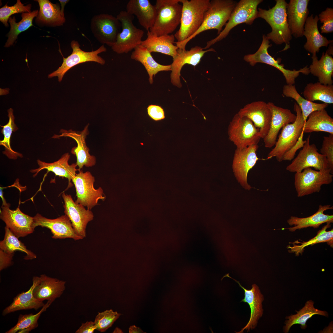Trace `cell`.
I'll list each match as a JSON object with an SVG mask.
<instances>
[{"label":"cell","mask_w":333,"mask_h":333,"mask_svg":"<svg viewBox=\"0 0 333 333\" xmlns=\"http://www.w3.org/2000/svg\"><path fill=\"white\" fill-rule=\"evenodd\" d=\"M276 1L275 5L268 10L258 8V17L265 19L271 27L272 31L266 36L267 39L277 45L285 43L282 50L285 51L290 48L292 38L287 21V3L285 0Z\"/></svg>","instance_id":"1"},{"label":"cell","mask_w":333,"mask_h":333,"mask_svg":"<svg viewBox=\"0 0 333 333\" xmlns=\"http://www.w3.org/2000/svg\"><path fill=\"white\" fill-rule=\"evenodd\" d=\"M236 3L232 0H212L206 12L202 25L197 31L186 40L175 42L178 48L186 49L188 43L197 35L207 30L216 29L219 35L228 21Z\"/></svg>","instance_id":"2"},{"label":"cell","mask_w":333,"mask_h":333,"mask_svg":"<svg viewBox=\"0 0 333 333\" xmlns=\"http://www.w3.org/2000/svg\"><path fill=\"white\" fill-rule=\"evenodd\" d=\"M180 28L175 34L177 42L183 41L194 34L203 22L209 0H183Z\"/></svg>","instance_id":"3"},{"label":"cell","mask_w":333,"mask_h":333,"mask_svg":"<svg viewBox=\"0 0 333 333\" xmlns=\"http://www.w3.org/2000/svg\"><path fill=\"white\" fill-rule=\"evenodd\" d=\"M183 0H157L155 5L157 14L154 23L150 30L157 36L170 35L181 22Z\"/></svg>","instance_id":"4"},{"label":"cell","mask_w":333,"mask_h":333,"mask_svg":"<svg viewBox=\"0 0 333 333\" xmlns=\"http://www.w3.org/2000/svg\"><path fill=\"white\" fill-rule=\"evenodd\" d=\"M294 109L296 113V118L293 123L289 124L282 128L275 146L268 154L267 159L275 157L279 162L283 161L284 155L296 143L302 133L305 121L301 109L295 103Z\"/></svg>","instance_id":"5"},{"label":"cell","mask_w":333,"mask_h":333,"mask_svg":"<svg viewBox=\"0 0 333 333\" xmlns=\"http://www.w3.org/2000/svg\"><path fill=\"white\" fill-rule=\"evenodd\" d=\"M262 0H241L237 3L232 11L225 27L215 38L208 41L204 49L208 48L216 43L225 38L230 31L237 25L245 23L252 24L258 18V5Z\"/></svg>","instance_id":"6"},{"label":"cell","mask_w":333,"mask_h":333,"mask_svg":"<svg viewBox=\"0 0 333 333\" xmlns=\"http://www.w3.org/2000/svg\"><path fill=\"white\" fill-rule=\"evenodd\" d=\"M228 133L229 140L236 148L258 144L261 138L259 129L247 117L236 114L230 122Z\"/></svg>","instance_id":"7"},{"label":"cell","mask_w":333,"mask_h":333,"mask_svg":"<svg viewBox=\"0 0 333 333\" xmlns=\"http://www.w3.org/2000/svg\"><path fill=\"white\" fill-rule=\"evenodd\" d=\"M116 17L121 23L122 30L111 48L117 54L126 53L141 44L144 32L135 26L133 23L134 16L126 11H121Z\"/></svg>","instance_id":"8"},{"label":"cell","mask_w":333,"mask_h":333,"mask_svg":"<svg viewBox=\"0 0 333 333\" xmlns=\"http://www.w3.org/2000/svg\"><path fill=\"white\" fill-rule=\"evenodd\" d=\"M333 177L330 169L319 171L308 167L301 172L295 173L294 185L297 196L319 192L323 185L332 182Z\"/></svg>","instance_id":"9"},{"label":"cell","mask_w":333,"mask_h":333,"mask_svg":"<svg viewBox=\"0 0 333 333\" xmlns=\"http://www.w3.org/2000/svg\"><path fill=\"white\" fill-rule=\"evenodd\" d=\"M79 171L72 180L76 190L75 202L91 210L98 204L99 200H104L105 196L101 187L95 188V177L90 172L81 170Z\"/></svg>","instance_id":"10"},{"label":"cell","mask_w":333,"mask_h":333,"mask_svg":"<svg viewBox=\"0 0 333 333\" xmlns=\"http://www.w3.org/2000/svg\"><path fill=\"white\" fill-rule=\"evenodd\" d=\"M72 49L71 54L67 58L63 57L61 65L56 71L50 74L49 78L57 76L58 81L61 82L65 74L73 67L81 63L88 62H94L101 65L105 63V60L98 54L107 51L104 45H102L96 50L86 51L82 50L78 42L72 40L70 43Z\"/></svg>","instance_id":"11"},{"label":"cell","mask_w":333,"mask_h":333,"mask_svg":"<svg viewBox=\"0 0 333 333\" xmlns=\"http://www.w3.org/2000/svg\"><path fill=\"white\" fill-rule=\"evenodd\" d=\"M269 43L266 35H263L261 43L257 51L254 53L245 56L244 60L252 66L260 63L274 67L282 73L288 84L293 85L295 83V79L300 73L306 75L310 73L309 68L307 66L298 70H292L285 68L283 65L280 64L278 60H275L269 54L268 49L272 46V44H269Z\"/></svg>","instance_id":"12"},{"label":"cell","mask_w":333,"mask_h":333,"mask_svg":"<svg viewBox=\"0 0 333 333\" xmlns=\"http://www.w3.org/2000/svg\"><path fill=\"white\" fill-rule=\"evenodd\" d=\"M310 135L306 140L302 149L296 157L286 167L291 172H300L308 167H313L316 171L329 169L326 156L318 151L314 144H310Z\"/></svg>","instance_id":"13"},{"label":"cell","mask_w":333,"mask_h":333,"mask_svg":"<svg viewBox=\"0 0 333 333\" xmlns=\"http://www.w3.org/2000/svg\"><path fill=\"white\" fill-rule=\"evenodd\" d=\"M121 24L117 17L102 13L94 16L90 28L95 39L101 43L111 47L115 43L121 31Z\"/></svg>","instance_id":"14"},{"label":"cell","mask_w":333,"mask_h":333,"mask_svg":"<svg viewBox=\"0 0 333 333\" xmlns=\"http://www.w3.org/2000/svg\"><path fill=\"white\" fill-rule=\"evenodd\" d=\"M258 148V144H253L243 148H236L234 153L232 164L233 172L241 185L248 190L251 187L247 183V175L249 171L259 159L256 154Z\"/></svg>","instance_id":"15"},{"label":"cell","mask_w":333,"mask_h":333,"mask_svg":"<svg viewBox=\"0 0 333 333\" xmlns=\"http://www.w3.org/2000/svg\"><path fill=\"white\" fill-rule=\"evenodd\" d=\"M10 204L2 205L0 209V219L6 224V227L18 238L24 237L32 233L34 217L23 212L18 207L15 210L10 209Z\"/></svg>","instance_id":"16"},{"label":"cell","mask_w":333,"mask_h":333,"mask_svg":"<svg viewBox=\"0 0 333 333\" xmlns=\"http://www.w3.org/2000/svg\"><path fill=\"white\" fill-rule=\"evenodd\" d=\"M62 197L64 202L63 206L65 214L69 219L76 233L83 239L86 237L87 224L93 219L92 212L74 202L71 195L63 193Z\"/></svg>","instance_id":"17"},{"label":"cell","mask_w":333,"mask_h":333,"mask_svg":"<svg viewBox=\"0 0 333 333\" xmlns=\"http://www.w3.org/2000/svg\"><path fill=\"white\" fill-rule=\"evenodd\" d=\"M38 226L50 229L53 239L70 238L75 240L83 239L76 233L71 221L65 214L56 219H50L37 213L34 217L33 227L35 229Z\"/></svg>","instance_id":"18"},{"label":"cell","mask_w":333,"mask_h":333,"mask_svg":"<svg viewBox=\"0 0 333 333\" xmlns=\"http://www.w3.org/2000/svg\"><path fill=\"white\" fill-rule=\"evenodd\" d=\"M204 50V48L197 46L191 48L189 50L178 48L176 55L173 58V61L171 64V81L174 85L179 88L182 86L180 76L181 70L183 65L188 64L195 66L200 62L205 53L211 51H215L212 48L205 50Z\"/></svg>","instance_id":"19"},{"label":"cell","mask_w":333,"mask_h":333,"mask_svg":"<svg viewBox=\"0 0 333 333\" xmlns=\"http://www.w3.org/2000/svg\"><path fill=\"white\" fill-rule=\"evenodd\" d=\"M88 125H86L83 130L80 132L72 130L61 129L60 131V135H55L52 137L57 138L61 137H69L76 142L77 146L73 147L71 152L76 156V163L79 170L82 168L84 166L87 167H91L96 163V158L89 154V149L87 146L85 142L86 136L88 134Z\"/></svg>","instance_id":"20"},{"label":"cell","mask_w":333,"mask_h":333,"mask_svg":"<svg viewBox=\"0 0 333 333\" xmlns=\"http://www.w3.org/2000/svg\"><path fill=\"white\" fill-rule=\"evenodd\" d=\"M238 113L249 118L259 129L261 138L264 139L269 131L272 113L267 103L262 101L253 102L240 109Z\"/></svg>","instance_id":"21"},{"label":"cell","mask_w":333,"mask_h":333,"mask_svg":"<svg viewBox=\"0 0 333 333\" xmlns=\"http://www.w3.org/2000/svg\"><path fill=\"white\" fill-rule=\"evenodd\" d=\"M229 273L225 274L222 278V280L224 277H228L233 279L243 289L245 297L240 302L247 303L249 305L250 310L249 319L247 324L241 330L237 333H243L245 330L249 332L251 330L254 329L256 327L258 321L263 314L262 303L264 300V296L261 293L258 286L255 284L252 285L250 290H247L243 287L239 282L231 278L229 276Z\"/></svg>","instance_id":"22"},{"label":"cell","mask_w":333,"mask_h":333,"mask_svg":"<svg viewBox=\"0 0 333 333\" xmlns=\"http://www.w3.org/2000/svg\"><path fill=\"white\" fill-rule=\"evenodd\" d=\"M267 104L272 113V118L269 131L263 140L265 147L270 148L275 145L281 129L293 123L296 115L290 109L276 106L272 102H269Z\"/></svg>","instance_id":"23"},{"label":"cell","mask_w":333,"mask_h":333,"mask_svg":"<svg viewBox=\"0 0 333 333\" xmlns=\"http://www.w3.org/2000/svg\"><path fill=\"white\" fill-rule=\"evenodd\" d=\"M309 0H290L286 8L287 21L292 35L296 38L303 36L304 26L309 13Z\"/></svg>","instance_id":"24"},{"label":"cell","mask_w":333,"mask_h":333,"mask_svg":"<svg viewBox=\"0 0 333 333\" xmlns=\"http://www.w3.org/2000/svg\"><path fill=\"white\" fill-rule=\"evenodd\" d=\"M70 158V155L68 153H67L62 155L59 160L53 162L47 163L38 159L37 162L39 168L31 170L30 171L34 173L33 176L35 177L40 171L46 169L47 172L51 171L56 176L66 178L68 180L67 190L73 186L71 181L77 174L76 172L80 170L76 168L77 166L76 163L69 164Z\"/></svg>","instance_id":"25"},{"label":"cell","mask_w":333,"mask_h":333,"mask_svg":"<svg viewBox=\"0 0 333 333\" xmlns=\"http://www.w3.org/2000/svg\"><path fill=\"white\" fill-rule=\"evenodd\" d=\"M40 280L35 287L33 294L38 300L54 301L60 297L65 290V281L48 277L40 275Z\"/></svg>","instance_id":"26"},{"label":"cell","mask_w":333,"mask_h":333,"mask_svg":"<svg viewBox=\"0 0 333 333\" xmlns=\"http://www.w3.org/2000/svg\"><path fill=\"white\" fill-rule=\"evenodd\" d=\"M126 12L135 15L140 24L147 31L153 26L157 14L155 5L149 0H130L126 6Z\"/></svg>","instance_id":"27"},{"label":"cell","mask_w":333,"mask_h":333,"mask_svg":"<svg viewBox=\"0 0 333 333\" xmlns=\"http://www.w3.org/2000/svg\"><path fill=\"white\" fill-rule=\"evenodd\" d=\"M319 21L318 16L314 17L312 14L307 18L304 26L303 35L306 39V42L304 47L312 55L318 53L321 47H327L333 42L332 40H328L320 33L318 26Z\"/></svg>","instance_id":"28"},{"label":"cell","mask_w":333,"mask_h":333,"mask_svg":"<svg viewBox=\"0 0 333 333\" xmlns=\"http://www.w3.org/2000/svg\"><path fill=\"white\" fill-rule=\"evenodd\" d=\"M40 277L34 276L32 279V285L29 290L18 294L14 298L13 301L3 311L2 314L4 316L16 311L34 309L37 310L42 307L45 304L43 302L37 299L33 294L34 289L39 282Z\"/></svg>","instance_id":"29"},{"label":"cell","mask_w":333,"mask_h":333,"mask_svg":"<svg viewBox=\"0 0 333 333\" xmlns=\"http://www.w3.org/2000/svg\"><path fill=\"white\" fill-rule=\"evenodd\" d=\"M333 209V206H331L330 205L323 206L320 205L317 211L309 217L299 218L291 216L287 220V222L290 226H294L288 229L291 232H294L298 229L308 227L317 228L323 223H333V215L325 214L324 213L327 210Z\"/></svg>","instance_id":"30"},{"label":"cell","mask_w":333,"mask_h":333,"mask_svg":"<svg viewBox=\"0 0 333 333\" xmlns=\"http://www.w3.org/2000/svg\"><path fill=\"white\" fill-rule=\"evenodd\" d=\"M147 38L141 44L151 53L158 52L174 57L178 47L174 44V35L172 34L157 36L147 31Z\"/></svg>","instance_id":"31"},{"label":"cell","mask_w":333,"mask_h":333,"mask_svg":"<svg viewBox=\"0 0 333 333\" xmlns=\"http://www.w3.org/2000/svg\"><path fill=\"white\" fill-rule=\"evenodd\" d=\"M312 64L309 68L310 73L317 77L320 83L331 85L333 73V58L327 51L323 52L319 60L316 54L312 55Z\"/></svg>","instance_id":"32"},{"label":"cell","mask_w":333,"mask_h":333,"mask_svg":"<svg viewBox=\"0 0 333 333\" xmlns=\"http://www.w3.org/2000/svg\"><path fill=\"white\" fill-rule=\"evenodd\" d=\"M39 10L36 21L51 27L60 26L65 22L64 15L60 11L59 4L52 3L48 0H37Z\"/></svg>","instance_id":"33"},{"label":"cell","mask_w":333,"mask_h":333,"mask_svg":"<svg viewBox=\"0 0 333 333\" xmlns=\"http://www.w3.org/2000/svg\"><path fill=\"white\" fill-rule=\"evenodd\" d=\"M314 304V302L312 300H308L304 306L299 311H297V314L286 316L284 323L285 325L283 327L284 332L288 333L291 327L296 324H300L301 329H305L307 327V321L314 315L328 317V314L327 311L315 308Z\"/></svg>","instance_id":"34"},{"label":"cell","mask_w":333,"mask_h":333,"mask_svg":"<svg viewBox=\"0 0 333 333\" xmlns=\"http://www.w3.org/2000/svg\"><path fill=\"white\" fill-rule=\"evenodd\" d=\"M132 52L131 58L140 62L144 67L149 75L150 84L153 83V76L158 72L171 70V64L162 65L154 59L151 53L140 44L137 46Z\"/></svg>","instance_id":"35"},{"label":"cell","mask_w":333,"mask_h":333,"mask_svg":"<svg viewBox=\"0 0 333 333\" xmlns=\"http://www.w3.org/2000/svg\"><path fill=\"white\" fill-rule=\"evenodd\" d=\"M308 117L304 125V133L322 131L333 134V119L325 109L313 112Z\"/></svg>","instance_id":"36"},{"label":"cell","mask_w":333,"mask_h":333,"mask_svg":"<svg viewBox=\"0 0 333 333\" xmlns=\"http://www.w3.org/2000/svg\"><path fill=\"white\" fill-rule=\"evenodd\" d=\"M282 92L285 96L291 97L295 100L301 109L303 119L305 122L311 113L325 109L328 105V104L325 103H317L307 100L299 94L295 86L293 85H284Z\"/></svg>","instance_id":"37"},{"label":"cell","mask_w":333,"mask_h":333,"mask_svg":"<svg viewBox=\"0 0 333 333\" xmlns=\"http://www.w3.org/2000/svg\"><path fill=\"white\" fill-rule=\"evenodd\" d=\"M304 98L313 102L320 101L327 104L333 103V85H325L319 82L310 83L304 88L303 92Z\"/></svg>","instance_id":"38"},{"label":"cell","mask_w":333,"mask_h":333,"mask_svg":"<svg viewBox=\"0 0 333 333\" xmlns=\"http://www.w3.org/2000/svg\"><path fill=\"white\" fill-rule=\"evenodd\" d=\"M38 10H35L31 12H23L21 14L22 20L19 22H16L15 17H10L9 22L10 29L7 37L8 39L4 47H9L13 45L17 38L18 35L33 26V20L34 17H37L38 14Z\"/></svg>","instance_id":"39"},{"label":"cell","mask_w":333,"mask_h":333,"mask_svg":"<svg viewBox=\"0 0 333 333\" xmlns=\"http://www.w3.org/2000/svg\"><path fill=\"white\" fill-rule=\"evenodd\" d=\"M327 223L326 225L318 232L315 236L309 240L302 242H300L298 240L293 242H290L289 243L293 244V246L289 245L287 247V248L290 249V252L294 253L296 256H298L300 254H302L305 247L310 245L322 242H326L328 245L332 248L333 230L332 229L330 231H326V229L331 226L330 223Z\"/></svg>","instance_id":"40"},{"label":"cell","mask_w":333,"mask_h":333,"mask_svg":"<svg viewBox=\"0 0 333 333\" xmlns=\"http://www.w3.org/2000/svg\"><path fill=\"white\" fill-rule=\"evenodd\" d=\"M53 301H47L41 310L35 314H20L16 324L6 333H27L38 326V320L42 313L46 311Z\"/></svg>","instance_id":"41"},{"label":"cell","mask_w":333,"mask_h":333,"mask_svg":"<svg viewBox=\"0 0 333 333\" xmlns=\"http://www.w3.org/2000/svg\"><path fill=\"white\" fill-rule=\"evenodd\" d=\"M9 121L5 125H1L2 127L1 132L4 136L3 139L0 141V145L3 146L5 150L3 151V154L10 159L15 160L18 157L22 158L23 155L13 150L10 145V138L13 132L18 129L14 123V117L13 114V110L10 108L7 111Z\"/></svg>","instance_id":"42"},{"label":"cell","mask_w":333,"mask_h":333,"mask_svg":"<svg viewBox=\"0 0 333 333\" xmlns=\"http://www.w3.org/2000/svg\"><path fill=\"white\" fill-rule=\"evenodd\" d=\"M5 234L4 239L0 242V249L9 254L14 253L16 251L25 253L26 255L24 257L25 260H32L36 258L34 253L27 248L24 244L18 239L10 229L5 227Z\"/></svg>","instance_id":"43"},{"label":"cell","mask_w":333,"mask_h":333,"mask_svg":"<svg viewBox=\"0 0 333 333\" xmlns=\"http://www.w3.org/2000/svg\"><path fill=\"white\" fill-rule=\"evenodd\" d=\"M121 314L112 309L98 313L94 322L96 330L103 332L110 327Z\"/></svg>","instance_id":"44"},{"label":"cell","mask_w":333,"mask_h":333,"mask_svg":"<svg viewBox=\"0 0 333 333\" xmlns=\"http://www.w3.org/2000/svg\"><path fill=\"white\" fill-rule=\"evenodd\" d=\"M31 5L29 4L25 6L20 0H17L16 3L12 6L6 4L0 9V20L5 26H8L7 21L13 14L24 12H31Z\"/></svg>","instance_id":"45"},{"label":"cell","mask_w":333,"mask_h":333,"mask_svg":"<svg viewBox=\"0 0 333 333\" xmlns=\"http://www.w3.org/2000/svg\"><path fill=\"white\" fill-rule=\"evenodd\" d=\"M320 154L325 155L327 160L329 168L333 173V134L323 137Z\"/></svg>","instance_id":"46"},{"label":"cell","mask_w":333,"mask_h":333,"mask_svg":"<svg viewBox=\"0 0 333 333\" xmlns=\"http://www.w3.org/2000/svg\"><path fill=\"white\" fill-rule=\"evenodd\" d=\"M319 20L323 23L320 27L321 33H329L333 31V9L327 8L318 16Z\"/></svg>","instance_id":"47"},{"label":"cell","mask_w":333,"mask_h":333,"mask_svg":"<svg viewBox=\"0 0 333 333\" xmlns=\"http://www.w3.org/2000/svg\"><path fill=\"white\" fill-rule=\"evenodd\" d=\"M147 111L150 117L154 121L161 120L165 118L163 109L158 105H150L147 108Z\"/></svg>","instance_id":"48"},{"label":"cell","mask_w":333,"mask_h":333,"mask_svg":"<svg viewBox=\"0 0 333 333\" xmlns=\"http://www.w3.org/2000/svg\"><path fill=\"white\" fill-rule=\"evenodd\" d=\"M303 134L304 133L303 132L295 145L284 155L283 160L291 161L294 158L297 150L300 148L303 147L306 142V140L305 141L303 140Z\"/></svg>","instance_id":"49"},{"label":"cell","mask_w":333,"mask_h":333,"mask_svg":"<svg viewBox=\"0 0 333 333\" xmlns=\"http://www.w3.org/2000/svg\"><path fill=\"white\" fill-rule=\"evenodd\" d=\"M14 253L9 254L0 249V271L11 265Z\"/></svg>","instance_id":"50"},{"label":"cell","mask_w":333,"mask_h":333,"mask_svg":"<svg viewBox=\"0 0 333 333\" xmlns=\"http://www.w3.org/2000/svg\"><path fill=\"white\" fill-rule=\"evenodd\" d=\"M96 327L94 322L87 321L82 323L81 326L76 331V333H93Z\"/></svg>","instance_id":"51"},{"label":"cell","mask_w":333,"mask_h":333,"mask_svg":"<svg viewBox=\"0 0 333 333\" xmlns=\"http://www.w3.org/2000/svg\"><path fill=\"white\" fill-rule=\"evenodd\" d=\"M129 330L130 333H146L144 332L140 327H136L135 325L130 326L129 328Z\"/></svg>","instance_id":"52"},{"label":"cell","mask_w":333,"mask_h":333,"mask_svg":"<svg viewBox=\"0 0 333 333\" xmlns=\"http://www.w3.org/2000/svg\"><path fill=\"white\" fill-rule=\"evenodd\" d=\"M59 1L60 2V5H61V8H60L61 12V13L62 14L64 15V7H65V5H66V4L67 3H68L69 1L68 0H59Z\"/></svg>","instance_id":"53"},{"label":"cell","mask_w":333,"mask_h":333,"mask_svg":"<svg viewBox=\"0 0 333 333\" xmlns=\"http://www.w3.org/2000/svg\"><path fill=\"white\" fill-rule=\"evenodd\" d=\"M0 196L2 199V205L4 206L7 205L8 204V203H7L6 202L5 198H4L3 195V193L1 188H0Z\"/></svg>","instance_id":"54"},{"label":"cell","mask_w":333,"mask_h":333,"mask_svg":"<svg viewBox=\"0 0 333 333\" xmlns=\"http://www.w3.org/2000/svg\"><path fill=\"white\" fill-rule=\"evenodd\" d=\"M329 46L328 49L326 51L327 53L330 55H333V46Z\"/></svg>","instance_id":"55"},{"label":"cell","mask_w":333,"mask_h":333,"mask_svg":"<svg viewBox=\"0 0 333 333\" xmlns=\"http://www.w3.org/2000/svg\"><path fill=\"white\" fill-rule=\"evenodd\" d=\"M113 333H123L122 331L120 328L118 327H116L113 331Z\"/></svg>","instance_id":"56"}]
</instances>
